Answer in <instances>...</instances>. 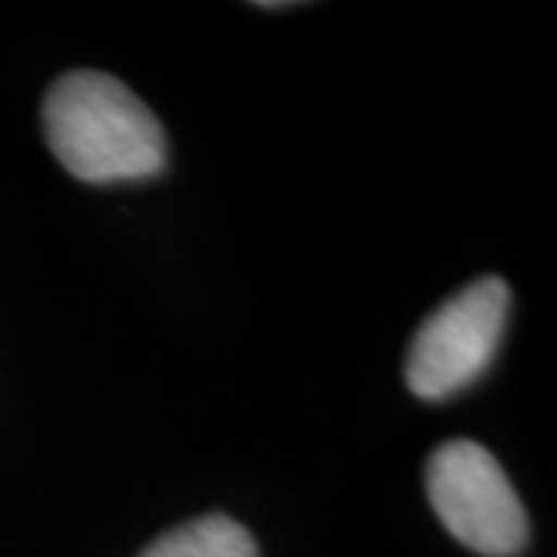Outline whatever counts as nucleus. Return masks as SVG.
<instances>
[{"label":"nucleus","mask_w":557,"mask_h":557,"mask_svg":"<svg viewBox=\"0 0 557 557\" xmlns=\"http://www.w3.org/2000/svg\"><path fill=\"white\" fill-rule=\"evenodd\" d=\"M44 137L62 168L84 183L149 180L168 164L156 112L127 84L94 69L69 72L47 90Z\"/></svg>","instance_id":"obj_1"},{"label":"nucleus","mask_w":557,"mask_h":557,"mask_svg":"<svg viewBox=\"0 0 557 557\" xmlns=\"http://www.w3.org/2000/svg\"><path fill=\"white\" fill-rule=\"evenodd\" d=\"M511 313V292L496 276L465 285L421 322L406 354L409 391L421 399H449L493 366Z\"/></svg>","instance_id":"obj_2"},{"label":"nucleus","mask_w":557,"mask_h":557,"mask_svg":"<svg viewBox=\"0 0 557 557\" xmlns=\"http://www.w3.org/2000/svg\"><path fill=\"white\" fill-rule=\"evenodd\" d=\"M428 498L453 536L486 557H511L527 545V511L508 474L474 440H449L428 458Z\"/></svg>","instance_id":"obj_3"},{"label":"nucleus","mask_w":557,"mask_h":557,"mask_svg":"<svg viewBox=\"0 0 557 557\" xmlns=\"http://www.w3.org/2000/svg\"><path fill=\"white\" fill-rule=\"evenodd\" d=\"M139 557H258V545L233 518L205 515L168 530Z\"/></svg>","instance_id":"obj_4"}]
</instances>
